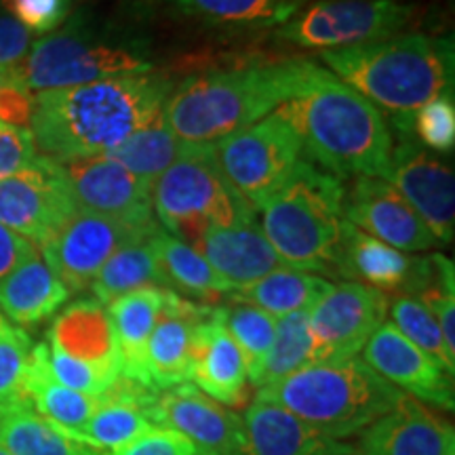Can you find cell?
Listing matches in <instances>:
<instances>
[{
  "instance_id": "4",
  "label": "cell",
  "mask_w": 455,
  "mask_h": 455,
  "mask_svg": "<svg viewBox=\"0 0 455 455\" xmlns=\"http://www.w3.org/2000/svg\"><path fill=\"white\" fill-rule=\"evenodd\" d=\"M306 60L198 74L171 91L164 121L175 138L192 146L247 129L275 112L298 87Z\"/></svg>"
},
{
  "instance_id": "48",
  "label": "cell",
  "mask_w": 455,
  "mask_h": 455,
  "mask_svg": "<svg viewBox=\"0 0 455 455\" xmlns=\"http://www.w3.org/2000/svg\"><path fill=\"white\" fill-rule=\"evenodd\" d=\"M0 455H13V453H11L7 447H3V445H0Z\"/></svg>"
},
{
  "instance_id": "5",
  "label": "cell",
  "mask_w": 455,
  "mask_h": 455,
  "mask_svg": "<svg viewBox=\"0 0 455 455\" xmlns=\"http://www.w3.org/2000/svg\"><path fill=\"white\" fill-rule=\"evenodd\" d=\"M344 198V181L301 156L261 204V232L287 268L338 276Z\"/></svg>"
},
{
  "instance_id": "8",
  "label": "cell",
  "mask_w": 455,
  "mask_h": 455,
  "mask_svg": "<svg viewBox=\"0 0 455 455\" xmlns=\"http://www.w3.org/2000/svg\"><path fill=\"white\" fill-rule=\"evenodd\" d=\"M152 209L158 226L190 247L212 228L255 221V209L226 180L212 146H195L158 175Z\"/></svg>"
},
{
  "instance_id": "2",
  "label": "cell",
  "mask_w": 455,
  "mask_h": 455,
  "mask_svg": "<svg viewBox=\"0 0 455 455\" xmlns=\"http://www.w3.org/2000/svg\"><path fill=\"white\" fill-rule=\"evenodd\" d=\"M171 91V81L152 72L43 91L34 95V144L57 163L106 155L156 118Z\"/></svg>"
},
{
  "instance_id": "30",
  "label": "cell",
  "mask_w": 455,
  "mask_h": 455,
  "mask_svg": "<svg viewBox=\"0 0 455 455\" xmlns=\"http://www.w3.org/2000/svg\"><path fill=\"white\" fill-rule=\"evenodd\" d=\"M152 247L161 268L163 287L169 291L201 304L218 301L232 293L230 284L209 266V261L195 247L164 232L163 228L152 235Z\"/></svg>"
},
{
  "instance_id": "16",
  "label": "cell",
  "mask_w": 455,
  "mask_h": 455,
  "mask_svg": "<svg viewBox=\"0 0 455 455\" xmlns=\"http://www.w3.org/2000/svg\"><path fill=\"white\" fill-rule=\"evenodd\" d=\"M150 419L155 426L186 436L198 455H243V415L203 395L192 384L158 390Z\"/></svg>"
},
{
  "instance_id": "9",
  "label": "cell",
  "mask_w": 455,
  "mask_h": 455,
  "mask_svg": "<svg viewBox=\"0 0 455 455\" xmlns=\"http://www.w3.org/2000/svg\"><path fill=\"white\" fill-rule=\"evenodd\" d=\"M212 148L226 180L253 209L275 195L301 158L298 133L276 112Z\"/></svg>"
},
{
  "instance_id": "24",
  "label": "cell",
  "mask_w": 455,
  "mask_h": 455,
  "mask_svg": "<svg viewBox=\"0 0 455 455\" xmlns=\"http://www.w3.org/2000/svg\"><path fill=\"white\" fill-rule=\"evenodd\" d=\"M188 384L230 409L247 403L249 378L244 358L221 325L215 306L212 316L196 331Z\"/></svg>"
},
{
  "instance_id": "46",
  "label": "cell",
  "mask_w": 455,
  "mask_h": 455,
  "mask_svg": "<svg viewBox=\"0 0 455 455\" xmlns=\"http://www.w3.org/2000/svg\"><path fill=\"white\" fill-rule=\"evenodd\" d=\"M38 251L36 244H32L28 238L15 235L7 226L0 224V283L13 272L21 261L32 258Z\"/></svg>"
},
{
  "instance_id": "36",
  "label": "cell",
  "mask_w": 455,
  "mask_h": 455,
  "mask_svg": "<svg viewBox=\"0 0 455 455\" xmlns=\"http://www.w3.org/2000/svg\"><path fill=\"white\" fill-rule=\"evenodd\" d=\"M215 310H218L221 325L226 327V331L230 333V338L241 350L249 382L258 386L261 369L266 365L272 341H275L276 318L251 304L236 299H230V304L226 306H215Z\"/></svg>"
},
{
  "instance_id": "37",
  "label": "cell",
  "mask_w": 455,
  "mask_h": 455,
  "mask_svg": "<svg viewBox=\"0 0 455 455\" xmlns=\"http://www.w3.org/2000/svg\"><path fill=\"white\" fill-rule=\"evenodd\" d=\"M315 363L312 355V335L308 312H293L283 318H276V333L272 341L270 355L261 369L259 382L255 388H264L287 378L299 369Z\"/></svg>"
},
{
  "instance_id": "35",
  "label": "cell",
  "mask_w": 455,
  "mask_h": 455,
  "mask_svg": "<svg viewBox=\"0 0 455 455\" xmlns=\"http://www.w3.org/2000/svg\"><path fill=\"white\" fill-rule=\"evenodd\" d=\"M181 13L213 26H283L306 0H169Z\"/></svg>"
},
{
  "instance_id": "15",
  "label": "cell",
  "mask_w": 455,
  "mask_h": 455,
  "mask_svg": "<svg viewBox=\"0 0 455 455\" xmlns=\"http://www.w3.org/2000/svg\"><path fill=\"white\" fill-rule=\"evenodd\" d=\"M74 204L81 212L106 215L127 224L156 226L152 181L131 173L104 155L61 163Z\"/></svg>"
},
{
  "instance_id": "21",
  "label": "cell",
  "mask_w": 455,
  "mask_h": 455,
  "mask_svg": "<svg viewBox=\"0 0 455 455\" xmlns=\"http://www.w3.org/2000/svg\"><path fill=\"white\" fill-rule=\"evenodd\" d=\"M47 346L93 371L108 388L123 375L121 352L110 315L98 299H76L55 316Z\"/></svg>"
},
{
  "instance_id": "20",
  "label": "cell",
  "mask_w": 455,
  "mask_h": 455,
  "mask_svg": "<svg viewBox=\"0 0 455 455\" xmlns=\"http://www.w3.org/2000/svg\"><path fill=\"white\" fill-rule=\"evenodd\" d=\"M356 455H455L453 424L418 398L401 401L358 435Z\"/></svg>"
},
{
  "instance_id": "26",
  "label": "cell",
  "mask_w": 455,
  "mask_h": 455,
  "mask_svg": "<svg viewBox=\"0 0 455 455\" xmlns=\"http://www.w3.org/2000/svg\"><path fill=\"white\" fill-rule=\"evenodd\" d=\"M195 249L230 284L232 293L284 268L255 221L232 228H212Z\"/></svg>"
},
{
  "instance_id": "17",
  "label": "cell",
  "mask_w": 455,
  "mask_h": 455,
  "mask_svg": "<svg viewBox=\"0 0 455 455\" xmlns=\"http://www.w3.org/2000/svg\"><path fill=\"white\" fill-rule=\"evenodd\" d=\"M439 275V253L430 258H409L398 249L365 235L344 221L338 253V276L382 293H422Z\"/></svg>"
},
{
  "instance_id": "14",
  "label": "cell",
  "mask_w": 455,
  "mask_h": 455,
  "mask_svg": "<svg viewBox=\"0 0 455 455\" xmlns=\"http://www.w3.org/2000/svg\"><path fill=\"white\" fill-rule=\"evenodd\" d=\"M386 181L411 204L436 241H453L455 178L451 164L419 146L415 138H398V144H392Z\"/></svg>"
},
{
  "instance_id": "34",
  "label": "cell",
  "mask_w": 455,
  "mask_h": 455,
  "mask_svg": "<svg viewBox=\"0 0 455 455\" xmlns=\"http://www.w3.org/2000/svg\"><path fill=\"white\" fill-rule=\"evenodd\" d=\"M141 287H163L161 268L152 247V236L140 238L118 249L101 266L98 276L91 283L93 299L108 306L121 295H127Z\"/></svg>"
},
{
  "instance_id": "25",
  "label": "cell",
  "mask_w": 455,
  "mask_h": 455,
  "mask_svg": "<svg viewBox=\"0 0 455 455\" xmlns=\"http://www.w3.org/2000/svg\"><path fill=\"white\" fill-rule=\"evenodd\" d=\"M156 395L158 390L152 386L121 375L104 395L98 396V407L76 439L106 453L127 445L155 426L150 409Z\"/></svg>"
},
{
  "instance_id": "41",
  "label": "cell",
  "mask_w": 455,
  "mask_h": 455,
  "mask_svg": "<svg viewBox=\"0 0 455 455\" xmlns=\"http://www.w3.org/2000/svg\"><path fill=\"white\" fill-rule=\"evenodd\" d=\"M78 0H0L4 11L32 34H49L74 13Z\"/></svg>"
},
{
  "instance_id": "43",
  "label": "cell",
  "mask_w": 455,
  "mask_h": 455,
  "mask_svg": "<svg viewBox=\"0 0 455 455\" xmlns=\"http://www.w3.org/2000/svg\"><path fill=\"white\" fill-rule=\"evenodd\" d=\"M36 156V144L30 129L7 124L0 129V180L28 167Z\"/></svg>"
},
{
  "instance_id": "31",
  "label": "cell",
  "mask_w": 455,
  "mask_h": 455,
  "mask_svg": "<svg viewBox=\"0 0 455 455\" xmlns=\"http://www.w3.org/2000/svg\"><path fill=\"white\" fill-rule=\"evenodd\" d=\"M333 283L329 278L293 268H278L247 287L228 295V299L244 301L255 308L283 318L293 312H310L329 293Z\"/></svg>"
},
{
  "instance_id": "28",
  "label": "cell",
  "mask_w": 455,
  "mask_h": 455,
  "mask_svg": "<svg viewBox=\"0 0 455 455\" xmlns=\"http://www.w3.org/2000/svg\"><path fill=\"white\" fill-rule=\"evenodd\" d=\"M164 295H167L164 287H141L106 306L116 333L123 375L146 386H150L146 373L148 341L161 315Z\"/></svg>"
},
{
  "instance_id": "45",
  "label": "cell",
  "mask_w": 455,
  "mask_h": 455,
  "mask_svg": "<svg viewBox=\"0 0 455 455\" xmlns=\"http://www.w3.org/2000/svg\"><path fill=\"white\" fill-rule=\"evenodd\" d=\"M32 47V32L15 17L0 11V66H17L26 60Z\"/></svg>"
},
{
  "instance_id": "7",
  "label": "cell",
  "mask_w": 455,
  "mask_h": 455,
  "mask_svg": "<svg viewBox=\"0 0 455 455\" xmlns=\"http://www.w3.org/2000/svg\"><path fill=\"white\" fill-rule=\"evenodd\" d=\"M401 396V390L358 356L339 363H312L281 382L258 388L255 395L338 441L361 435L388 413Z\"/></svg>"
},
{
  "instance_id": "18",
  "label": "cell",
  "mask_w": 455,
  "mask_h": 455,
  "mask_svg": "<svg viewBox=\"0 0 455 455\" xmlns=\"http://www.w3.org/2000/svg\"><path fill=\"white\" fill-rule=\"evenodd\" d=\"M363 361L403 395L418 398L424 405L453 411V373L409 341L392 323H384L371 335L363 348Z\"/></svg>"
},
{
  "instance_id": "32",
  "label": "cell",
  "mask_w": 455,
  "mask_h": 455,
  "mask_svg": "<svg viewBox=\"0 0 455 455\" xmlns=\"http://www.w3.org/2000/svg\"><path fill=\"white\" fill-rule=\"evenodd\" d=\"M0 445L13 455H108L47 422L32 405L0 415Z\"/></svg>"
},
{
  "instance_id": "39",
  "label": "cell",
  "mask_w": 455,
  "mask_h": 455,
  "mask_svg": "<svg viewBox=\"0 0 455 455\" xmlns=\"http://www.w3.org/2000/svg\"><path fill=\"white\" fill-rule=\"evenodd\" d=\"M32 348L30 335L0 312V415L30 405L24 382Z\"/></svg>"
},
{
  "instance_id": "1",
  "label": "cell",
  "mask_w": 455,
  "mask_h": 455,
  "mask_svg": "<svg viewBox=\"0 0 455 455\" xmlns=\"http://www.w3.org/2000/svg\"><path fill=\"white\" fill-rule=\"evenodd\" d=\"M298 133L301 156L335 178H382L392 131L384 114L327 68L306 60L293 95L275 110Z\"/></svg>"
},
{
  "instance_id": "44",
  "label": "cell",
  "mask_w": 455,
  "mask_h": 455,
  "mask_svg": "<svg viewBox=\"0 0 455 455\" xmlns=\"http://www.w3.org/2000/svg\"><path fill=\"white\" fill-rule=\"evenodd\" d=\"M32 106L34 95L21 83L20 74H15V78H11L7 84L0 87V123L7 124V127L30 129Z\"/></svg>"
},
{
  "instance_id": "3",
  "label": "cell",
  "mask_w": 455,
  "mask_h": 455,
  "mask_svg": "<svg viewBox=\"0 0 455 455\" xmlns=\"http://www.w3.org/2000/svg\"><path fill=\"white\" fill-rule=\"evenodd\" d=\"M321 60L390 121L411 118L428 101L453 95V41L409 32L358 47L323 51Z\"/></svg>"
},
{
  "instance_id": "19",
  "label": "cell",
  "mask_w": 455,
  "mask_h": 455,
  "mask_svg": "<svg viewBox=\"0 0 455 455\" xmlns=\"http://www.w3.org/2000/svg\"><path fill=\"white\" fill-rule=\"evenodd\" d=\"M344 218L403 253L428 251L439 244L411 204L382 178H355L346 190Z\"/></svg>"
},
{
  "instance_id": "10",
  "label": "cell",
  "mask_w": 455,
  "mask_h": 455,
  "mask_svg": "<svg viewBox=\"0 0 455 455\" xmlns=\"http://www.w3.org/2000/svg\"><path fill=\"white\" fill-rule=\"evenodd\" d=\"M413 15V4L398 0H318L278 28V38L306 49H348L396 36Z\"/></svg>"
},
{
  "instance_id": "11",
  "label": "cell",
  "mask_w": 455,
  "mask_h": 455,
  "mask_svg": "<svg viewBox=\"0 0 455 455\" xmlns=\"http://www.w3.org/2000/svg\"><path fill=\"white\" fill-rule=\"evenodd\" d=\"M76 213L64 167L38 155L28 167L0 180V224L38 249Z\"/></svg>"
},
{
  "instance_id": "27",
  "label": "cell",
  "mask_w": 455,
  "mask_h": 455,
  "mask_svg": "<svg viewBox=\"0 0 455 455\" xmlns=\"http://www.w3.org/2000/svg\"><path fill=\"white\" fill-rule=\"evenodd\" d=\"M70 298L66 284L49 268L41 251L21 261L0 283V312L17 327L41 325Z\"/></svg>"
},
{
  "instance_id": "23",
  "label": "cell",
  "mask_w": 455,
  "mask_h": 455,
  "mask_svg": "<svg viewBox=\"0 0 455 455\" xmlns=\"http://www.w3.org/2000/svg\"><path fill=\"white\" fill-rule=\"evenodd\" d=\"M243 455H356L355 445L327 436L276 403L253 398L243 413Z\"/></svg>"
},
{
  "instance_id": "33",
  "label": "cell",
  "mask_w": 455,
  "mask_h": 455,
  "mask_svg": "<svg viewBox=\"0 0 455 455\" xmlns=\"http://www.w3.org/2000/svg\"><path fill=\"white\" fill-rule=\"evenodd\" d=\"M192 148L195 146L175 138L173 131L167 127L163 110L146 127L135 131L123 144L108 150L104 156L155 184L158 175L164 173L181 156H186Z\"/></svg>"
},
{
  "instance_id": "22",
  "label": "cell",
  "mask_w": 455,
  "mask_h": 455,
  "mask_svg": "<svg viewBox=\"0 0 455 455\" xmlns=\"http://www.w3.org/2000/svg\"><path fill=\"white\" fill-rule=\"evenodd\" d=\"M212 312V304L181 298L167 289L146 350V373L152 388L169 390L188 384L196 331Z\"/></svg>"
},
{
  "instance_id": "40",
  "label": "cell",
  "mask_w": 455,
  "mask_h": 455,
  "mask_svg": "<svg viewBox=\"0 0 455 455\" xmlns=\"http://www.w3.org/2000/svg\"><path fill=\"white\" fill-rule=\"evenodd\" d=\"M436 152H451L455 146L453 95H443L424 104L411 116V135Z\"/></svg>"
},
{
  "instance_id": "29",
  "label": "cell",
  "mask_w": 455,
  "mask_h": 455,
  "mask_svg": "<svg viewBox=\"0 0 455 455\" xmlns=\"http://www.w3.org/2000/svg\"><path fill=\"white\" fill-rule=\"evenodd\" d=\"M24 390L34 411L76 439L98 407V398L57 382L47 363V344H34Z\"/></svg>"
},
{
  "instance_id": "42",
  "label": "cell",
  "mask_w": 455,
  "mask_h": 455,
  "mask_svg": "<svg viewBox=\"0 0 455 455\" xmlns=\"http://www.w3.org/2000/svg\"><path fill=\"white\" fill-rule=\"evenodd\" d=\"M108 455H198V451L180 432L152 426L150 430H146L138 439L114 449Z\"/></svg>"
},
{
  "instance_id": "12",
  "label": "cell",
  "mask_w": 455,
  "mask_h": 455,
  "mask_svg": "<svg viewBox=\"0 0 455 455\" xmlns=\"http://www.w3.org/2000/svg\"><path fill=\"white\" fill-rule=\"evenodd\" d=\"M158 228H161L158 224L150 228L133 226L76 209V213L38 251L72 295L87 291L101 266L118 249L140 238L152 236Z\"/></svg>"
},
{
  "instance_id": "13",
  "label": "cell",
  "mask_w": 455,
  "mask_h": 455,
  "mask_svg": "<svg viewBox=\"0 0 455 455\" xmlns=\"http://www.w3.org/2000/svg\"><path fill=\"white\" fill-rule=\"evenodd\" d=\"M388 295L355 281H341L308 312L315 363L358 356L388 316Z\"/></svg>"
},
{
  "instance_id": "6",
  "label": "cell",
  "mask_w": 455,
  "mask_h": 455,
  "mask_svg": "<svg viewBox=\"0 0 455 455\" xmlns=\"http://www.w3.org/2000/svg\"><path fill=\"white\" fill-rule=\"evenodd\" d=\"M21 83L34 93L152 72L148 47L127 28L110 26L87 11H74L53 32L32 43L17 64Z\"/></svg>"
},
{
  "instance_id": "38",
  "label": "cell",
  "mask_w": 455,
  "mask_h": 455,
  "mask_svg": "<svg viewBox=\"0 0 455 455\" xmlns=\"http://www.w3.org/2000/svg\"><path fill=\"white\" fill-rule=\"evenodd\" d=\"M388 315L392 325L409 341H413L426 355L436 358L449 373H455V355L449 352L439 323L418 295L395 293L392 299H388Z\"/></svg>"
},
{
  "instance_id": "47",
  "label": "cell",
  "mask_w": 455,
  "mask_h": 455,
  "mask_svg": "<svg viewBox=\"0 0 455 455\" xmlns=\"http://www.w3.org/2000/svg\"><path fill=\"white\" fill-rule=\"evenodd\" d=\"M15 74H17L15 66H0V87L7 84L11 78H15Z\"/></svg>"
}]
</instances>
